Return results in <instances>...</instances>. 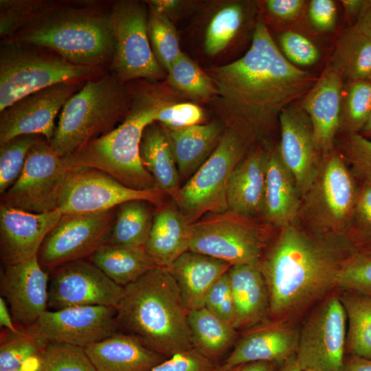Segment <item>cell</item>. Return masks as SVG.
I'll return each instance as SVG.
<instances>
[{"label": "cell", "instance_id": "obj_1", "mask_svg": "<svg viewBox=\"0 0 371 371\" xmlns=\"http://www.w3.org/2000/svg\"><path fill=\"white\" fill-rule=\"evenodd\" d=\"M207 73L216 89L212 100L215 109L225 126L250 144L272 135L282 111L299 102L318 78L284 56L262 19L243 56Z\"/></svg>", "mask_w": 371, "mask_h": 371}, {"label": "cell", "instance_id": "obj_2", "mask_svg": "<svg viewBox=\"0 0 371 371\" xmlns=\"http://www.w3.org/2000/svg\"><path fill=\"white\" fill-rule=\"evenodd\" d=\"M356 253L346 237L313 233L296 221L280 228L258 264L265 280L270 317L284 322L336 288L341 271Z\"/></svg>", "mask_w": 371, "mask_h": 371}, {"label": "cell", "instance_id": "obj_3", "mask_svg": "<svg viewBox=\"0 0 371 371\" xmlns=\"http://www.w3.org/2000/svg\"><path fill=\"white\" fill-rule=\"evenodd\" d=\"M115 309L120 329L167 358L193 347L188 310L167 267H156L124 286Z\"/></svg>", "mask_w": 371, "mask_h": 371}, {"label": "cell", "instance_id": "obj_4", "mask_svg": "<svg viewBox=\"0 0 371 371\" xmlns=\"http://www.w3.org/2000/svg\"><path fill=\"white\" fill-rule=\"evenodd\" d=\"M168 100L158 89L135 93L125 119L111 131L62 157L65 167L98 169L134 190L157 189L142 163L139 146L145 128L155 122L157 111Z\"/></svg>", "mask_w": 371, "mask_h": 371}, {"label": "cell", "instance_id": "obj_5", "mask_svg": "<svg viewBox=\"0 0 371 371\" xmlns=\"http://www.w3.org/2000/svg\"><path fill=\"white\" fill-rule=\"evenodd\" d=\"M12 40L54 52L75 65L94 68L113 59L115 46L111 13L60 5Z\"/></svg>", "mask_w": 371, "mask_h": 371}, {"label": "cell", "instance_id": "obj_6", "mask_svg": "<svg viewBox=\"0 0 371 371\" xmlns=\"http://www.w3.org/2000/svg\"><path fill=\"white\" fill-rule=\"evenodd\" d=\"M113 73L89 79L65 104L49 144L61 157L114 129L128 115L132 96Z\"/></svg>", "mask_w": 371, "mask_h": 371}, {"label": "cell", "instance_id": "obj_7", "mask_svg": "<svg viewBox=\"0 0 371 371\" xmlns=\"http://www.w3.org/2000/svg\"><path fill=\"white\" fill-rule=\"evenodd\" d=\"M358 193L355 177L335 148L322 155L295 221L319 235L346 237Z\"/></svg>", "mask_w": 371, "mask_h": 371}, {"label": "cell", "instance_id": "obj_8", "mask_svg": "<svg viewBox=\"0 0 371 371\" xmlns=\"http://www.w3.org/2000/svg\"><path fill=\"white\" fill-rule=\"evenodd\" d=\"M100 69L77 65L56 53L9 41L0 51V111L52 85L90 79Z\"/></svg>", "mask_w": 371, "mask_h": 371}, {"label": "cell", "instance_id": "obj_9", "mask_svg": "<svg viewBox=\"0 0 371 371\" xmlns=\"http://www.w3.org/2000/svg\"><path fill=\"white\" fill-rule=\"evenodd\" d=\"M249 145L238 131L226 126L209 158L172 196L174 204L190 224L207 214L227 211L229 179Z\"/></svg>", "mask_w": 371, "mask_h": 371}, {"label": "cell", "instance_id": "obj_10", "mask_svg": "<svg viewBox=\"0 0 371 371\" xmlns=\"http://www.w3.org/2000/svg\"><path fill=\"white\" fill-rule=\"evenodd\" d=\"M264 228L229 211L207 214L191 224L189 250L233 265H258L265 245Z\"/></svg>", "mask_w": 371, "mask_h": 371}, {"label": "cell", "instance_id": "obj_11", "mask_svg": "<svg viewBox=\"0 0 371 371\" xmlns=\"http://www.w3.org/2000/svg\"><path fill=\"white\" fill-rule=\"evenodd\" d=\"M346 315L337 293L314 308L299 332L295 357L301 370L344 371Z\"/></svg>", "mask_w": 371, "mask_h": 371}, {"label": "cell", "instance_id": "obj_12", "mask_svg": "<svg viewBox=\"0 0 371 371\" xmlns=\"http://www.w3.org/2000/svg\"><path fill=\"white\" fill-rule=\"evenodd\" d=\"M148 17V11L138 1H118L113 8L115 46L112 65L113 74L122 83L137 79L155 81L166 72L150 45Z\"/></svg>", "mask_w": 371, "mask_h": 371}, {"label": "cell", "instance_id": "obj_13", "mask_svg": "<svg viewBox=\"0 0 371 371\" xmlns=\"http://www.w3.org/2000/svg\"><path fill=\"white\" fill-rule=\"evenodd\" d=\"M69 170L43 137L30 150L16 181L1 195V205L31 213L57 209Z\"/></svg>", "mask_w": 371, "mask_h": 371}, {"label": "cell", "instance_id": "obj_14", "mask_svg": "<svg viewBox=\"0 0 371 371\" xmlns=\"http://www.w3.org/2000/svg\"><path fill=\"white\" fill-rule=\"evenodd\" d=\"M116 208L95 213L62 214L38 254L42 267L50 273L66 263L89 258L107 243Z\"/></svg>", "mask_w": 371, "mask_h": 371}, {"label": "cell", "instance_id": "obj_15", "mask_svg": "<svg viewBox=\"0 0 371 371\" xmlns=\"http://www.w3.org/2000/svg\"><path fill=\"white\" fill-rule=\"evenodd\" d=\"M163 193L158 189H132L98 169L71 170H69L57 209L62 214L95 213L115 209L132 200H144L159 205Z\"/></svg>", "mask_w": 371, "mask_h": 371}, {"label": "cell", "instance_id": "obj_16", "mask_svg": "<svg viewBox=\"0 0 371 371\" xmlns=\"http://www.w3.org/2000/svg\"><path fill=\"white\" fill-rule=\"evenodd\" d=\"M45 342L85 348L117 333L116 309L105 306H82L46 311L25 329Z\"/></svg>", "mask_w": 371, "mask_h": 371}, {"label": "cell", "instance_id": "obj_17", "mask_svg": "<svg viewBox=\"0 0 371 371\" xmlns=\"http://www.w3.org/2000/svg\"><path fill=\"white\" fill-rule=\"evenodd\" d=\"M48 307L59 310L73 306L116 307L124 287L117 284L89 260H78L50 272Z\"/></svg>", "mask_w": 371, "mask_h": 371}, {"label": "cell", "instance_id": "obj_18", "mask_svg": "<svg viewBox=\"0 0 371 371\" xmlns=\"http://www.w3.org/2000/svg\"><path fill=\"white\" fill-rule=\"evenodd\" d=\"M84 84L83 81L56 84L29 94L1 111L0 144L31 134L43 136L49 142L58 113Z\"/></svg>", "mask_w": 371, "mask_h": 371}, {"label": "cell", "instance_id": "obj_19", "mask_svg": "<svg viewBox=\"0 0 371 371\" xmlns=\"http://www.w3.org/2000/svg\"><path fill=\"white\" fill-rule=\"evenodd\" d=\"M279 130L277 151L293 176L302 199L316 176L322 155L316 148L310 118L299 102L282 111Z\"/></svg>", "mask_w": 371, "mask_h": 371}, {"label": "cell", "instance_id": "obj_20", "mask_svg": "<svg viewBox=\"0 0 371 371\" xmlns=\"http://www.w3.org/2000/svg\"><path fill=\"white\" fill-rule=\"evenodd\" d=\"M49 282V272L37 256L5 267L1 274V293L17 326L26 329L47 311Z\"/></svg>", "mask_w": 371, "mask_h": 371}, {"label": "cell", "instance_id": "obj_21", "mask_svg": "<svg viewBox=\"0 0 371 371\" xmlns=\"http://www.w3.org/2000/svg\"><path fill=\"white\" fill-rule=\"evenodd\" d=\"M61 215L58 209L31 213L0 205V254L5 266L36 257Z\"/></svg>", "mask_w": 371, "mask_h": 371}, {"label": "cell", "instance_id": "obj_22", "mask_svg": "<svg viewBox=\"0 0 371 371\" xmlns=\"http://www.w3.org/2000/svg\"><path fill=\"white\" fill-rule=\"evenodd\" d=\"M344 82L327 66L317 80L299 101L312 124L314 140L322 155L335 148L339 134L341 94Z\"/></svg>", "mask_w": 371, "mask_h": 371}, {"label": "cell", "instance_id": "obj_23", "mask_svg": "<svg viewBox=\"0 0 371 371\" xmlns=\"http://www.w3.org/2000/svg\"><path fill=\"white\" fill-rule=\"evenodd\" d=\"M299 332L284 322L269 320L246 330L222 363L226 366L257 361L281 365L295 355Z\"/></svg>", "mask_w": 371, "mask_h": 371}, {"label": "cell", "instance_id": "obj_24", "mask_svg": "<svg viewBox=\"0 0 371 371\" xmlns=\"http://www.w3.org/2000/svg\"><path fill=\"white\" fill-rule=\"evenodd\" d=\"M269 150L258 146L234 170L227 188V211L250 219L262 214Z\"/></svg>", "mask_w": 371, "mask_h": 371}, {"label": "cell", "instance_id": "obj_25", "mask_svg": "<svg viewBox=\"0 0 371 371\" xmlns=\"http://www.w3.org/2000/svg\"><path fill=\"white\" fill-rule=\"evenodd\" d=\"M85 350L97 371H150L167 359L128 333H117Z\"/></svg>", "mask_w": 371, "mask_h": 371}, {"label": "cell", "instance_id": "obj_26", "mask_svg": "<svg viewBox=\"0 0 371 371\" xmlns=\"http://www.w3.org/2000/svg\"><path fill=\"white\" fill-rule=\"evenodd\" d=\"M235 308L234 328L248 330L269 321L267 284L258 265H233L227 271Z\"/></svg>", "mask_w": 371, "mask_h": 371}, {"label": "cell", "instance_id": "obj_27", "mask_svg": "<svg viewBox=\"0 0 371 371\" xmlns=\"http://www.w3.org/2000/svg\"><path fill=\"white\" fill-rule=\"evenodd\" d=\"M230 267L223 260L188 250L167 268L189 311L204 306L209 290Z\"/></svg>", "mask_w": 371, "mask_h": 371}, {"label": "cell", "instance_id": "obj_28", "mask_svg": "<svg viewBox=\"0 0 371 371\" xmlns=\"http://www.w3.org/2000/svg\"><path fill=\"white\" fill-rule=\"evenodd\" d=\"M225 128V125L218 121L181 128H164L171 144L181 180L189 179L205 162L217 146Z\"/></svg>", "mask_w": 371, "mask_h": 371}, {"label": "cell", "instance_id": "obj_29", "mask_svg": "<svg viewBox=\"0 0 371 371\" xmlns=\"http://www.w3.org/2000/svg\"><path fill=\"white\" fill-rule=\"evenodd\" d=\"M301 203L295 180L281 161L277 148L269 150L262 215L281 228L295 221Z\"/></svg>", "mask_w": 371, "mask_h": 371}, {"label": "cell", "instance_id": "obj_30", "mask_svg": "<svg viewBox=\"0 0 371 371\" xmlns=\"http://www.w3.org/2000/svg\"><path fill=\"white\" fill-rule=\"evenodd\" d=\"M191 224L176 205L159 210L153 216L144 249L159 267H168L189 250Z\"/></svg>", "mask_w": 371, "mask_h": 371}, {"label": "cell", "instance_id": "obj_31", "mask_svg": "<svg viewBox=\"0 0 371 371\" xmlns=\"http://www.w3.org/2000/svg\"><path fill=\"white\" fill-rule=\"evenodd\" d=\"M142 163L153 177L156 188L172 196L180 188V176L171 144L164 128L154 122L142 134L139 146Z\"/></svg>", "mask_w": 371, "mask_h": 371}, {"label": "cell", "instance_id": "obj_32", "mask_svg": "<svg viewBox=\"0 0 371 371\" xmlns=\"http://www.w3.org/2000/svg\"><path fill=\"white\" fill-rule=\"evenodd\" d=\"M89 260L117 284L124 287L158 267L144 247L106 243Z\"/></svg>", "mask_w": 371, "mask_h": 371}, {"label": "cell", "instance_id": "obj_33", "mask_svg": "<svg viewBox=\"0 0 371 371\" xmlns=\"http://www.w3.org/2000/svg\"><path fill=\"white\" fill-rule=\"evenodd\" d=\"M344 82L371 80V38L354 24L338 38L328 65Z\"/></svg>", "mask_w": 371, "mask_h": 371}, {"label": "cell", "instance_id": "obj_34", "mask_svg": "<svg viewBox=\"0 0 371 371\" xmlns=\"http://www.w3.org/2000/svg\"><path fill=\"white\" fill-rule=\"evenodd\" d=\"M193 347L213 359L223 355L236 339L235 328L206 307L188 311Z\"/></svg>", "mask_w": 371, "mask_h": 371}, {"label": "cell", "instance_id": "obj_35", "mask_svg": "<svg viewBox=\"0 0 371 371\" xmlns=\"http://www.w3.org/2000/svg\"><path fill=\"white\" fill-rule=\"evenodd\" d=\"M150 205L144 200H132L119 205L107 243L144 247L154 216Z\"/></svg>", "mask_w": 371, "mask_h": 371}, {"label": "cell", "instance_id": "obj_36", "mask_svg": "<svg viewBox=\"0 0 371 371\" xmlns=\"http://www.w3.org/2000/svg\"><path fill=\"white\" fill-rule=\"evenodd\" d=\"M338 295L348 322L346 352L371 359V297L348 291Z\"/></svg>", "mask_w": 371, "mask_h": 371}, {"label": "cell", "instance_id": "obj_37", "mask_svg": "<svg viewBox=\"0 0 371 371\" xmlns=\"http://www.w3.org/2000/svg\"><path fill=\"white\" fill-rule=\"evenodd\" d=\"M167 73V83L188 97L212 100L216 89L211 77L183 52Z\"/></svg>", "mask_w": 371, "mask_h": 371}, {"label": "cell", "instance_id": "obj_38", "mask_svg": "<svg viewBox=\"0 0 371 371\" xmlns=\"http://www.w3.org/2000/svg\"><path fill=\"white\" fill-rule=\"evenodd\" d=\"M371 115V80L344 82L339 134L359 133Z\"/></svg>", "mask_w": 371, "mask_h": 371}, {"label": "cell", "instance_id": "obj_39", "mask_svg": "<svg viewBox=\"0 0 371 371\" xmlns=\"http://www.w3.org/2000/svg\"><path fill=\"white\" fill-rule=\"evenodd\" d=\"M0 2V34L8 37H13L60 5L57 1L43 0H1Z\"/></svg>", "mask_w": 371, "mask_h": 371}, {"label": "cell", "instance_id": "obj_40", "mask_svg": "<svg viewBox=\"0 0 371 371\" xmlns=\"http://www.w3.org/2000/svg\"><path fill=\"white\" fill-rule=\"evenodd\" d=\"M245 18V9L240 2L229 3L212 17L205 30L204 49L208 56L225 50L240 31Z\"/></svg>", "mask_w": 371, "mask_h": 371}, {"label": "cell", "instance_id": "obj_41", "mask_svg": "<svg viewBox=\"0 0 371 371\" xmlns=\"http://www.w3.org/2000/svg\"><path fill=\"white\" fill-rule=\"evenodd\" d=\"M148 32L153 53L167 72L182 52L177 29L168 16L149 5Z\"/></svg>", "mask_w": 371, "mask_h": 371}, {"label": "cell", "instance_id": "obj_42", "mask_svg": "<svg viewBox=\"0 0 371 371\" xmlns=\"http://www.w3.org/2000/svg\"><path fill=\"white\" fill-rule=\"evenodd\" d=\"M46 344L25 330L22 333L14 334L3 329L1 333L0 371L14 370L28 359L40 357Z\"/></svg>", "mask_w": 371, "mask_h": 371}, {"label": "cell", "instance_id": "obj_43", "mask_svg": "<svg viewBox=\"0 0 371 371\" xmlns=\"http://www.w3.org/2000/svg\"><path fill=\"white\" fill-rule=\"evenodd\" d=\"M43 136L21 135L0 144V194L16 181L32 147Z\"/></svg>", "mask_w": 371, "mask_h": 371}, {"label": "cell", "instance_id": "obj_44", "mask_svg": "<svg viewBox=\"0 0 371 371\" xmlns=\"http://www.w3.org/2000/svg\"><path fill=\"white\" fill-rule=\"evenodd\" d=\"M355 251L371 256V183L363 182L346 233Z\"/></svg>", "mask_w": 371, "mask_h": 371}, {"label": "cell", "instance_id": "obj_45", "mask_svg": "<svg viewBox=\"0 0 371 371\" xmlns=\"http://www.w3.org/2000/svg\"><path fill=\"white\" fill-rule=\"evenodd\" d=\"M42 371H97L85 348L47 342L40 356Z\"/></svg>", "mask_w": 371, "mask_h": 371}, {"label": "cell", "instance_id": "obj_46", "mask_svg": "<svg viewBox=\"0 0 371 371\" xmlns=\"http://www.w3.org/2000/svg\"><path fill=\"white\" fill-rule=\"evenodd\" d=\"M335 148L355 177L371 183V140L359 133L341 134L336 138Z\"/></svg>", "mask_w": 371, "mask_h": 371}, {"label": "cell", "instance_id": "obj_47", "mask_svg": "<svg viewBox=\"0 0 371 371\" xmlns=\"http://www.w3.org/2000/svg\"><path fill=\"white\" fill-rule=\"evenodd\" d=\"M336 288L371 297V256L353 254L343 267Z\"/></svg>", "mask_w": 371, "mask_h": 371}, {"label": "cell", "instance_id": "obj_48", "mask_svg": "<svg viewBox=\"0 0 371 371\" xmlns=\"http://www.w3.org/2000/svg\"><path fill=\"white\" fill-rule=\"evenodd\" d=\"M204 121V111L192 102H172L169 100L161 105L155 116V122L170 129L200 124Z\"/></svg>", "mask_w": 371, "mask_h": 371}, {"label": "cell", "instance_id": "obj_49", "mask_svg": "<svg viewBox=\"0 0 371 371\" xmlns=\"http://www.w3.org/2000/svg\"><path fill=\"white\" fill-rule=\"evenodd\" d=\"M278 41V47L284 56L297 67L313 65L319 59L316 45L298 32L284 31L279 36Z\"/></svg>", "mask_w": 371, "mask_h": 371}, {"label": "cell", "instance_id": "obj_50", "mask_svg": "<svg viewBox=\"0 0 371 371\" xmlns=\"http://www.w3.org/2000/svg\"><path fill=\"white\" fill-rule=\"evenodd\" d=\"M204 306L234 326V302L227 272L223 275L209 290L205 298Z\"/></svg>", "mask_w": 371, "mask_h": 371}, {"label": "cell", "instance_id": "obj_51", "mask_svg": "<svg viewBox=\"0 0 371 371\" xmlns=\"http://www.w3.org/2000/svg\"><path fill=\"white\" fill-rule=\"evenodd\" d=\"M216 367L213 359L192 347L168 357L150 371H215Z\"/></svg>", "mask_w": 371, "mask_h": 371}, {"label": "cell", "instance_id": "obj_52", "mask_svg": "<svg viewBox=\"0 0 371 371\" xmlns=\"http://www.w3.org/2000/svg\"><path fill=\"white\" fill-rule=\"evenodd\" d=\"M308 14L311 25L317 30L331 32L336 25V3L333 0H311L308 5Z\"/></svg>", "mask_w": 371, "mask_h": 371}, {"label": "cell", "instance_id": "obj_53", "mask_svg": "<svg viewBox=\"0 0 371 371\" xmlns=\"http://www.w3.org/2000/svg\"><path fill=\"white\" fill-rule=\"evenodd\" d=\"M264 2L267 12L282 21L297 19L306 4L304 0H267Z\"/></svg>", "mask_w": 371, "mask_h": 371}, {"label": "cell", "instance_id": "obj_54", "mask_svg": "<svg viewBox=\"0 0 371 371\" xmlns=\"http://www.w3.org/2000/svg\"><path fill=\"white\" fill-rule=\"evenodd\" d=\"M278 364L271 362L257 361L226 366L223 364L217 366L215 371H276Z\"/></svg>", "mask_w": 371, "mask_h": 371}, {"label": "cell", "instance_id": "obj_55", "mask_svg": "<svg viewBox=\"0 0 371 371\" xmlns=\"http://www.w3.org/2000/svg\"><path fill=\"white\" fill-rule=\"evenodd\" d=\"M0 326L2 329L14 334H20L25 330V329H20L15 324L5 300L1 296L0 297Z\"/></svg>", "mask_w": 371, "mask_h": 371}, {"label": "cell", "instance_id": "obj_56", "mask_svg": "<svg viewBox=\"0 0 371 371\" xmlns=\"http://www.w3.org/2000/svg\"><path fill=\"white\" fill-rule=\"evenodd\" d=\"M148 5L165 14L169 18L182 8L183 2L176 0H154L147 3Z\"/></svg>", "mask_w": 371, "mask_h": 371}, {"label": "cell", "instance_id": "obj_57", "mask_svg": "<svg viewBox=\"0 0 371 371\" xmlns=\"http://www.w3.org/2000/svg\"><path fill=\"white\" fill-rule=\"evenodd\" d=\"M354 25L371 38V0H366V5Z\"/></svg>", "mask_w": 371, "mask_h": 371}, {"label": "cell", "instance_id": "obj_58", "mask_svg": "<svg viewBox=\"0 0 371 371\" xmlns=\"http://www.w3.org/2000/svg\"><path fill=\"white\" fill-rule=\"evenodd\" d=\"M344 371H371V359L349 355L346 358Z\"/></svg>", "mask_w": 371, "mask_h": 371}, {"label": "cell", "instance_id": "obj_59", "mask_svg": "<svg viewBox=\"0 0 371 371\" xmlns=\"http://www.w3.org/2000/svg\"><path fill=\"white\" fill-rule=\"evenodd\" d=\"M340 2L346 15L350 19H355V23L366 5V0H341Z\"/></svg>", "mask_w": 371, "mask_h": 371}, {"label": "cell", "instance_id": "obj_60", "mask_svg": "<svg viewBox=\"0 0 371 371\" xmlns=\"http://www.w3.org/2000/svg\"><path fill=\"white\" fill-rule=\"evenodd\" d=\"M12 371H42L40 357L28 359L19 368Z\"/></svg>", "mask_w": 371, "mask_h": 371}, {"label": "cell", "instance_id": "obj_61", "mask_svg": "<svg viewBox=\"0 0 371 371\" xmlns=\"http://www.w3.org/2000/svg\"><path fill=\"white\" fill-rule=\"evenodd\" d=\"M300 370L295 355L280 365L278 371H300Z\"/></svg>", "mask_w": 371, "mask_h": 371}, {"label": "cell", "instance_id": "obj_62", "mask_svg": "<svg viewBox=\"0 0 371 371\" xmlns=\"http://www.w3.org/2000/svg\"><path fill=\"white\" fill-rule=\"evenodd\" d=\"M363 137L371 140V115L359 132Z\"/></svg>", "mask_w": 371, "mask_h": 371}, {"label": "cell", "instance_id": "obj_63", "mask_svg": "<svg viewBox=\"0 0 371 371\" xmlns=\"http://www.w3.org/2000/svg\"><path fill=\"white\" fill-rule=\"evenodd\" d=\"M300 371H313V370H300Z\"/></svg>", "mask_w": 371, "mask_h": 371}]
</instances>
